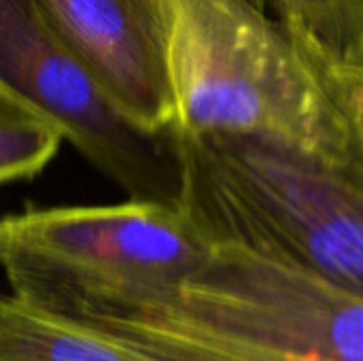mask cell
I'll use <instances>...</instances> for the list:
<instances>
[{
	"instance_id": "obj_1",
	"label": "cell",
	"mask_w": 363,
	"mask_h": 361,
	"mask_svg": "<svg viewBox=\"0 0 363 361\" xmlns=\"http://www.w3.org/2000/svg\"><path fill=\"white\" fill-rule=\"evenodd\" d=\"M177 136V134H174ZM179 206L211 243L296 264L363 296V155L245 134L177 136Z\"/></svg>"
},
{
	"instance_id": "obj_2",
	"label": "cell",
	"mask_w": 363,
	"mask_h": 361,
	"mask_svg": "<svg viewBox=\"0 0 363 361\" xmlns=\"http://www.w3.org/2000/svg\"><path fill=\"white\" fill-rule=\"evenodd\" d=\"M177 136L245 134L347 157L351 123L325 74L253 0H162Z\"/></svg>"
},
{
	"instance_id": "obj_3",
	"label": "cell",
	"mask_w": 363,
	"mask_h": 361,
	"mask_svg": "<svg viewBox=\"0 0 363 361\" xmlns=\"http://www.w3.org/2000/svg\"><path fill=\"white\" fill-rule=\"evenodd\" d=\"M94 326L157 361H363L362 294L228 243L164 304Z\"/></svg>"
},
{
	"instance_id": "obj_4",
	"label": "cell",
	"mask_w": 363,
	"mask_h": 361,
	"mask_svg": "<svg viewBox=\"0 0 363 361\" xmlns=\"http://www.w3.org/2000/svg\"><path fill=\"white\" fill-rule=\"evenodd\" d=\"M211 249L179 204L160 200L0 217V270L11 294L91 323L164 304L204 266Z\"/></svg>"
},
{
	"instance_id": "obj_5",
	"label": "cell",
	"mask_w": 363,
	"mask_h": 361,
	"mask_svg": "<svg viewBox=\"0 0 363 361\" xmlns=\"http://www.w3.org/2000/svg\"><path fill=\"white\" fill-rule=\"evenodd\" d=\"M0 98L55 123L128 198L179 204L172 130L125 117L66 45L40 0H0Z\"/></svg>"
},
{
	"instance_id": "obj_6",
	"label": "cell",
	"mask_w": 363,
	"mask_h": 361,
	"mask_svg": "<svg viewBox=\"0 0 363 361\" xmlns=\"http://www.w3.org/2000/svg\"><path fill=\"white\" fill-rule=\"evenodd\" d=\"M111 102L147 130H172L162 0H40Z\"/></svg>"
},
{
	"instance_id": "obj_7",
	"label": "cell",
	"mask_w": 363,
	"mask_h": 361,
	"mask_svg": "<svg viewBox=\"0 0 363 361\" xmlns=\"http://www.w3.org/2000/svg\"><path fill=\"white\" fill-rule=\"evenodd\" d=\"M0 361H157L125 338L15 294L0 296Z\"/></svg>"
},
{
	"instance_id": "obj_8",
	"label": "cell",
	"mask_w": 363,
	"mask_h": 361,
	"mask_svg": "<svg viewBox=\"0 0 363 361\" xmlns=\"http://www.w3.org/2000/svg\"><path fill=\"white\" fill-rule=\"evenodd\" d=\"M266 6L325 72L347 49L363 0H266Z\"/></svg>"
},
{
	"instance_id": "obj_9",
	"label": "cell",
	"mask_w": 363,
	"mask_h": 361,
	"mask_svg": "<svg viewBox=\"0 0 363 361\" xmlns=\"http://www.w3.org/2000/svg\"><path fill=\"white\" fill-rule=\"evenodd\" d=\"M64 140L55 123L0 98V185L36 177Z\"/></svg>"
},
{
	"instance_id": "obj_10",
	"label": "cell",
	"mask_w": 363,
	"mask_h": 361,
	"mask_svg": "<svg viewBox=\"0 0 363 361\" xmlns=\"http://www.w3.org/2000/svg\"><path fill=\"white\" fill-rule=\"evenodd\" d=\"M323 74L325 79H340V81L363 85V11L340 60L332 64Z\"/></svg>"
},
{
	"instance_id": "obj_11",
	"label": "cell",
	"mask_w": 363,
	"mask_h": 361,
	"mask_svg": "<svg viewBox=\"0 0 363 361\" xmlns=\"http://www.w3.org/2000/svg\"><path fill=\"white\" fill-rule=\"evenodd\" d=\"M330 85L351 123L353 145L363 155V85L340 81V79H330Z\"/></svg>"
},
{
	"instance_id": "obj_12",
	"label": "cell",
	"mask_w": 363,
	"mask_h": 361,
	"mask_svg": "<svg viewBox=\"0 0 363 361\" xmlns=\"http://www.w3.org/2000/svg\"><path fill=\"white\" fill-rule=\"evenodd\" d=\"M253 2H255V4H259L262 9H266V11H268V6H266V0H253Z\"/></svg>"
}]
</instances>
